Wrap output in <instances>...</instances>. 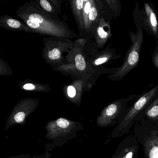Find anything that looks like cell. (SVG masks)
Returning a JSON list of instances; mask_svg holds the SVG:
<instances>
[{
	"instance_id": "obj_10",
	"label": "cell",
	"mask_w": 158,
	"mask_h": 158,
	"mask_svg": "<svg viewBox=\"0 0 158 158\" xmlns=\"http://www.w3.org/2000/svg\"><path fill=\"white\" fill-rule=\"evenodd\" d=\"M110 20L106 21L102 16L99 21L98 25L96 29V39L99 48H102L112 36Z\"/></svg>"
},
{
	"instance_id": "obj_2",
	"label": "cell",
	"mask_w": 158,
	"mask_h": 158,
	"mask_svg": "<svg viewBox=\"0 0 158 158\" xmlns=\"http://www.w3.org/2000/svg\"><path fill=\"white\" fill-rule=\"evenodd\" d=\"M136 32L129 31L131 45L125 55L123 64L118 67L114 74L110 75L109 78L113 82L123 80L131 71L138 64L140 58V52L144 41L143 29L139 23H135Z\"/></svg>"
},
{
	"instance_id": "obj_19",
	"label": "cell",
	"mask_w": 158,
	"mask_h": 158,
	"mask_svg": "<svg viewBox=\"0 0 158 158\" xmlns=\"http://www.w3.org/2000/svg\"><path fill=\"white\" fill-rule=\"evenodd\" d=\"M152 64L155 68L158 70V43L156 44L155 48L152 55Z\"/></svg>"
},
{
	"instance_id": "obj_6",
	"label": "cell",
	"mask_w": 158,
	"mask_h": 158,
	"mask_svg": "<svg viewBox=\"0 0 158 158\" xmlns=\"http://www.w3.org/2000/svg\"><path fill=\"white\" fill-rule=\"evenodd\" d=\"M21 15L22 17L39 23L43 26L49 28L54 32L57 37H64L70 36V33H68L66 28L62 25L50 19L35 7H29L27 8L25 12Z\"/></svg>"
},
{
	"instance_id": "obj_18",
	"label": "cell",
	"mask_w": 158,
	"mask_h": 158,
	"mask_svg": "<svg viewBox=\"0 0 158 158\" xmlns=\"http://www.w3.org/2000/svg\"><path fill=\"white\" fill-rule=\"evenodd\" d=\"M7 24L10 27L14 29H19L23 27V25L19 21L12 18L7 20Z\"/></svg>"
},
{
	"instance_id": "obj_23",
	"label": "cell",
	"mask_w": 158,
	"mask_h": 158,
	"mask_svg": "<svg viewBox=\"0 0 158 158\" xmlns=\"http://www.w3.org/2000/svg\"><path fill=\"white\" fill-rule=\"evenodd\" d=\"M84 0H77L75 1V8L76 10L78 11H81L83 10L84 7V2H85Z\"/></svg>"
},
{
	"instance_id": "obj_7",
	"label": "cell",
	"mask_w": 158,
	"mask_h": 158,
	"mask_svg": "<svg viewBox=\"0 0 158 158\" xmlns=\"http://www.w3.org/2000/svg\"><path fill=\"white\" fill-rule=\"evenodd\" d=\"M37 105V102L35 100H23L19 102L7 120L4 130L9 129L15 125L24 124L27 118L35 111Z\"/></svg>"
},
{
	"instance_id": "obj_16",
	"label": "cell",
	"mask_w": 158,
	"mask_h": 158,
	"mask_svg": "<svg viewBox=\"0 0 158 158\" xmlns=\"http://www.w3.org/2000/svg\"><path fill=\"white\" fill-rule=\"evenodd\" d=\"M75 65L77 69L79 71H84L86 67V62L85 59L81 54H77L75 57Z\"/></svg>"
},
{
	"instance_id": "obj_17",
	"label": "cell",
	"mask_w": 158,
	"mask_h": 158,
	"mask_svg": "<svg viewBox=\"0 0 158 158\" xmlns=\"http://www.w3.org/2000/svg\"><path fill=\"white\" fill-rule=\"evenodd\" d=\"M48 56L51 60H59L60 58L61 52L59 49L56 48L52 50L51 51H50L48 52Z\"/></svg>"
},
{
	"instance_id": "obj_5",
	"label": "cell",
	"mask_w": 158,
	"mask_h": 158,
	"mask_svg": "<svg viewBox=\"0 0 158 158\" xmlns=\"http://www.w3.org/2000/svg\"><path fill=\"white\" fill-rule=\"evenodd\" d=\"M133 18L135 23H139L141 25L143 30L158 39V17L153 4L145 2L143 9L140 10L139 3L136 2L133 11Z\"/></svg>"
},
{
	"instance_id": "obj_15",
	"label": "cell",
	"mask_w": 158,
	"mask_h": 158,
	"mask_svg": "<svg viewBox=\"0 0 158 158\" xmlns=\"http://www.w3.org/2000/svg\"><path fill=\"white\" fill-rule=\"evenodd\" d=\"M94 1H86V3L84 6L83 10V19L85 22L86 27H89V15L90 9L93 5Z\"/></svg>"
},
{
	"instance_id": "obj_8",
	"label": "cell",
	"mask_w": 158,
	"mask_h": 158,
	"mask_svg": "<svg viewBox=\"0 0 158 158\" xmlns=\"http://www.w3.org/2000/svg\"><path fill=\"white\" fill-rule=\"evenodd\" d=\"M77 123L64 118H58L48 122L46 126V137L53 140L64 137L77 129Z\"/></svg>"
},
{
	"instance_id": "obj_3",
	"label": "cell",
	"mask_w": 158,
	"mask_h": 158,
	"mask_svg": "<svg viewBox=\"0 0 158 158\" xmlns=\"http://www.w3.org/2000/svg\"><path fill=\"white\" fill-rule=\"evenodd\" d=\"M133 133L142 146L146 158H158V128L139 119L134 126Z\"/></svg>"
},
{
	"instance_id": "obj_14",
	"label": "cell",
	"mask_w": 158,
	"mask_h": 158,
	"mask_svg": "<svg viewBox=\"0 0 158 158\" xmlns=\"http://www.w3.org/2000/svg\"><path fill=\"white\" fill-rule=\"evenodd\" d=\"M99 15L98 7L94 2L89 15V27L91 25L93 24V23L99 20Z\"/></svg>"
},
{
	"instance_id": "obj_24",
	"label": "cell",
	"mask_w": 158,
	"mask_h": 158,
	"mask_svg": "<svg viewBox=\"0 0 158 158\" xmlns=\"http://www.w3.org/2000/svg\"><path fill=\"white\" fill-rule=\"evenodd\" d=\"M23 89L26 90H33L35 89V86L32 84H27L23 86Z\"/></svg>"
},
{
	"instance_id": "obj_11",
	"label": "cell",
	"mask_w": 158,
	"mask_h": 158,
	"mask_svg": "<svg viewBox=\"0 0 158 158\" xmlns=\"http://www.w3.org/2000/svg\"><path fill=\"white\" fill-rule=\"evenodd\" d=\"M139 119H142L158 128V97L139 115L137 120Z\"/></svg>"
},
{
	"instance_id": "obj_12",
	"label": "cell",
	"mask_w": 158,
	"mask_h": 158,
	"mask_svg": "<svg viewBox=\"0 0 158 158\" xmlns=\"http://www.w3.org/2000/svg\"><path fill=\"white\" fill-rule=\"evenodd\" d=\"M111 43L107 47V48L99 55L98 57L95 59L94 64L96 65H100L108 63L114 60H118L122 57V55L118 53L115 49L111 48Z\"/></svg>"
},
{
	"instance_id": "obj_20",
	"label": "cell",
	"mask_w": 158,
	"mask_h": 158,
	"mask_svg": "<svg viewBox=\"0 0 158 158\" xmlns=\"http://www.w3.org/2000/svg\"><path fill=\"white\" fill-rule=\"evenodd\" d=\"M40 3L42 8L46 11L48 12H52V7L47 0H40Z\"/></svg>"
},
{
	"instance_id": "obj_1",
	"label": "cell",
	"mask_w": 158,
	"mask_h": 158,
	"mask_svg": "<svg viewBox=\"0 0 158 158\" xmlns=\"http://www.w3.org/2000/svg\"><path fill=\"white\" fill-rule=\"evenodd\" d=\"M158 97V84L135 100L122 115L119 123L111 134L112 139L118 138L128 134L137 119L149 104Z\"/></svg>"
},
{
	"instance_id": "obj_4",
	"label": "cell",
	"mask_w": 158,
	"mask_h": 158,
	"mask_svg": "<svg viewBox=\"0 0 158 158\" xmlns=\"http://www.w3.org/2000/svg\"><path fill=\"white\" fill-rule=\"evenodd\" d=\"M139 95H132L127 98L118 99L109 103L102 110L98 116L97 123L100 127H108L117 125L122 115L127 109L129 103L139 97Z\"/></svg>"
},
{
	"instance_id": "obj_9",
	"label": "cell",
	"mask_w": 158,
	"mask_h": 158,
	"mask_svg": "<svg viewBox=\"0 0 158 158\" xmlns=\"http://www.w3.org/2000/svg\"><path fill=\"white\" fill-rule=\"evenodd\" d=\"M139 143L134 133L122 140L111 158H137Z\"/></svg>"
},
{
	"instance_id": "obj_21",
	"label": "cell",
	"mask_w": 158,
	"mask_h": 158,
	"mask_svg": "<svg viewBox=\"0 0 158 158\" xmlns=\"http://www.w3.org/2000/svg\"><path fill=\"white\" fill-rule=\"evenodd\" d=\"M9 158H52L51 157V154L50 153L46 152L45 154L40 156H27V155H21V156H14V157H10Z\"/></svg>"
},
{
	"instance_id": "obj_22",
	"label": "cell",
	"mask_w": 158,
	"mask_h": 158,
	"mask_svg": "<svg viewBox=\"0 0 158 158\" xmlns=\"http://www.w3.org/2000/svg\"><path fill=\"white\" fill-rule=\"evenodd\" d=\"M67 94L69 98H74L76 95V90L75 88L73 86H69L67 88Z\"/></svg>"
},
{
	"instance_id": "obj_13",
	"label": "cell",
	"mask_w": 158,
	"mask_h": 158,
	"mask_svg": "<svg viewBox=\"0 0 158 158\" xmlns=\"http://www.w3.org/2000/svg\"><path fill=\"white\" fill-rule=\"evenodd\" d=\"M106 2L110 10L111 15L114 18L120 16L121 12V3L119 0H107Z\"/></svg>"
},
{
	"instance_id": "obj_25",
	"label": "cell",
	"mask_w": 158,
	"mask_h": 158,
	"mask_svg": "<svg viewBox=\"0 0 158 158\" xmlns=\"http://www.w3.org/2000/svg\"></svg>"
}]
</instances>
